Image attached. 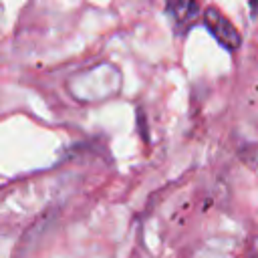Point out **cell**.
Instances as JSON below:
<instances>
[{
    "instance_id": "cell-1",
    "label": "cell",
    "mask_w": 258,
    "mask_h": 258,
    "mask_svg": "<svg viewBox=\"0 0 258 258\" xmlns=\"http://www.w3.org/2000/svg\"><path fill=\"white\" fill-rule=\"evenodd\" d=\"M204 24L214 34V38L228 50H236L242 44V38H240L238 30L234 28V24L218 8H208L204 12Z\"/></svg>"
},
{
    "instance_id": "cell-2",
    "label": "cell",
    "mask_w": 258,
    "mask_h": 258,
    "mask_svg": "<svg viewBox=\"0 0 258 258\" xmlns=\"http://www.w3.org/2000/svg\"><path fill=\"white\" fill-rule=\"evenodd\" d=\"M165 6H167V12H169L171 20L179 28H185L198 14L196 0H165Z\"/></svg>"
}]
</instances>
